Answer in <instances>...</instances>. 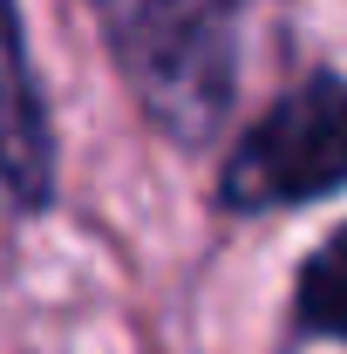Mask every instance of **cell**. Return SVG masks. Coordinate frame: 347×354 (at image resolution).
Returning <instances> with one entry per match:
<instances>
[{
	"instance_id": "1",
	"label": "cell",
	"mask_w": 347,
	"mask_h": 354,
	"mask_svg": "<svg viewBox=\"0 0 347 354\" xmlns=\"http://www.w3.org/2000/svg\"><path fill=\"white\" fill-rule=\"evenodd\" d=\"M102 28L150 116L205 136L232 95V0H102Z\"/></svg>"
},
{
	"instance_id": "2",
	"label": "cell",
	"mask_w": 347,
	"mask_h": 354,
	"mask_svg": "<svg viewBox=\"0 0 347 354\" xmlns=\"http://www.w3.org/2000/svg\"><path fill=\"white\" fill-rule=\"evenodd\" d=\"M341 184H347V82L313 75L238 136V150L225 164V205L265 212V205H300V198L341 191Z\"/></svg>"
},
{
	"instance_id": "3",
	"label": "cell",
	"mask_w": 347,
	"mask_h": 354,
	"mask_svg": "<svg viewBox=\"0 0 347 354\" xmlns=\"http://www.w3.org/2000/svg\"><path fill=\"white\" fill-rule=\"evenodd\" d=\"M300 320L327 341H347V225L306 259L300 272Z\"/></svg>"
},
{
	"instance_id": "4",
	"label": "cell",
	"mask_w": 347,
	"mask_h": 354,
	"mask_svg": "<svg viewBox=\"0 0 347 354\" xmlns=\"http://www.w3.org/2000/svg\"><path fill=\"white\" fill-rule=\"evenodd\" d=\"M7 171H14V198H21V205H41L48 198V150H41V116H35L28 55H14V143H7Z\"/></svg>"
}]
</instances>
